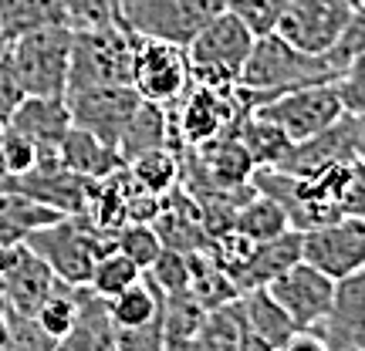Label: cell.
Segmentation results:
<instances>
[{"label": "cell", "mask_w": 365, "mask_h": 351, "mask_svg": "<svg viewBox=\"0 0 365 351\" xmlns=\"http://www.w3.org/2000/svg\"><path fill=\"white\" fill-rule=\"evenodd\" d=\"M335 78H339V68L331 65L328 54H304L294 44H287L281 34H261V38H254L250 58L237 85H240L244 102L257 112L287 91Z\"/></svg>", "instance_id": "cell-1"}, {"label": "cell", "mask_w": 365, "mask_h": 351, "mask_svg": "<svg viewBox=\"0 0 365 351\" xmlns=\"http://www.w3.org/2000/svg\"><path fill=\"white\" fill-rule=\"evenodd\" d=\"M135 34L122 21L102 27H71V88L91 85H129Z\"/></svg>", "instance_id": "cell-2"}, {"label": "cell", "mask_w": 365, "mask_h": 351, "mask_svg": "<svg viewBox=\"0 0 365 351\" xmlns=\"http://www.w3.org/2000/svg\"><path fill=\"white\" fill-rule=\"evenodd\" d=\"M31 250H38L65 284L88 287L95 263L115 247V236H105L91 226L85 216H65V220L44 226L24 240Z\"/></svg>", "instance_id": "cell-3"}, {"label": "cell", "mask_w": 365, "mask_h": 351, "mask_svg": "<svg viewBox=\"0 0 365 351\" xmlns=\"http://www.w3.org/2000/svg\"><path fill=\"white\" fill-rule=\"evenodd\" d=\"M7 58L27 95L65 98L71 78V27H41L7 44Z\"/></svg>", "instance_id": "cell-4"}, {"label": "cell", "mask_w": 365, "mask_h": 351, "mask_svg": "<svg viewBox=\"0 0 365 351\" xmlns=\"http://www.w3.org/2000/svg\"><path fill=\"white\" fill-rule=\"evenodd\" d=\"M250 48H254V31L227 7L186 48L190 68H193V81H203V85H237L240 71H244V65L250 58Z\"/></svg>", "instance_id": "cell-5"}, {"label": "cell", "mask_w": 365, "mask_h": 351, "mask_svg": "<svg viewBox=\"0 0 365 351\" xmlns=\"http://www.w3.org/2000/svg\"><path fill=\"white\" fill-rule=\"evenodd\" d=\"M173 108H180V115H170V122L173 135L176 132L182 135V149L203 145L217 135H227V132H237L240 122L254 112L244 102L240 85H203V81H193L190 91Z\"/></svg>", "instance_id": "cell-6"}, {"label": "cell", "mask_w": 365, "mask_h": 351, "mask_svg": "<svg viewBox=\"0 0 365 351\" xmlns=\"http://www.w3.org/2000/svg\"><path fill=\"white\" fill-rule=\"evenodd\" d=\"M223 11L227 0H135L125 11H118V21L139 38L190 48V41Z\"/></svg>", "instance_id": "cell-7"}, {"label": "cell", "mask_w": 365, "mask_h": 351, "mask_svg": "<svg viewBox=\"0 0 365 351\" xmlns=\"http://www.w3.org/2000/svg\"><path fill=\"white\" fill-rule=\"evenodd\" d=\"M132 88L143 95L145 102L173 105L193 85V68H190V54L180 44L156 38H139L135 34V54H132Z\"/></svg>", "instance_id": "cell-8"}, {"label": "cell", "mask_w": 365, "mask_h": 351, "mask_svg": "<svg viewBox=\"0 0 365 351\" xmlns=\"http://www.w3.org/2000/svg\"><path fill=\"white\" fill-rule=\"evenodd\" d=\"M58 281L61 277L48 267V261L27 243L0 247V308L7 314L34 318Z\"/></svg>", "instance_id": "cell-9"}, {"label": "cell", "mask_w": 365, "mask_h": 351, "mask_svg": "<svg viewBox=\"0 0 365 351\" xmlns=\"http://www.w3.org/2000/svg\"><path fill=\"white\" fill-rule=\"evenodd\" d=\"M261 115H267L271 122H277L291 142H304L318 132L331 129L335 122L345 118V105H341L335 81H322V85H304L267 102L264 108H257Z\"/></svg>", "instance_id": "cell-10"}, {"label": "cell", "mask_w": 365, "mask_h": 351, "mask_svg": "<svg viewBox=\"0 0 365 351\" xmlns=\"http://www.w3.org/2000/svg\"><path fill=\"white\" fill-rule=\"evenodd\" d=\"M359 0H294L274 34L304 54H331Z\"/></svg>", "instance_id": "cell-11"}, {"label": "cell", "mask_w": 365, "mask_h": 351, "mask_svg": "<svg viewBox=\"0 0 365 351\" xmlns=\"http://www.w3.org/2000/svg\"><path fill=\"white\" fill-rule=\"evenodd\" d=\"M71 125L88 129L105 142L118 145L122 132L135 115V108L143 102V95L132 85H91V88H71L65 95Z\"/></svg>", "instance_id": "cell-12"}, {"label": "cell", "mask_w": 365, "mask_h": 351, "mask_svg": "<svg viewBox=\"0 0 365 351\" xmlns=\"http://www.w3.org/2000/svg\"><path fill=\"white\" fill-rule=\"evenodd\" d=\"M267 290L291 314L298 331H322L328 311H331V300H335V281L308 261L287 267L277 281L267 284Z\"/></svg>", "instance_id": "cell-13"}, {"label": "cell", "mask_w": 365, "mask_h": 351, "mask_svg": "<svg viewBox=\"0 0 365 351\" xmlns=\"http://www.w3.org/2000/svg\"><path fill=\"white\" fill-rule=\"evenodd\" d=\"M304 261L325 271L331 281L365 271V220L341 216L325 226L304 230Z\"/></svg>", "instance_id": "cell-14"}, {"label": "cell", "mask_w": 365, "mask_h": 351, "mask_svg": "<svg viewBox=\"0 0 365 351\" xmlns=\"http://www.w3.org/2000/svg\"><path fill=\"white\" fill-rule=\"evenodd\" d=\"M352 159H355L352 115H345L331 129L318 132V135L304 139V142H294L287 149V156L281 159V166H267V169H284V172H294V176H318V172L345 166Z\"/></svg>", "instance_id": "cell-15"}, {"label": "cell", "mask_w": 365, "mask_h": 351, "mask_svg": "<svg viewBox=\"0 0 365 351\" xmlns=\"http://www.w3.org/2000/svg\"><path fill=\"white\" fill-rule=\"evenodd\" d=\"M322 335L331 351H365V271L335 281V300Z\"/></svg>", "instance_id": "cell-16"}, {"label": "cell", "mask_w": 365, "mask_h": 351, "mask_svg": "<svg viewBox=\"0 0 365 351\" xmlns=\"http://www.w3.org/2000/svg\"><path fill=\"white\" fill-rule=\"evenodd\" d=\"M7 125H14L17 132H24L27 139L38 145L44 156H58V149H61L68 129H71L68 98H44V95H27Z\"/></svg>", "instance_id": "cell-17"}, {"label": "cell", "mask_w": 365, "mask_h": 351, "mask_svg": "<svg viewBox=\"0 0 365 351\" xmlns=\"http://www.w3.org/2000/svg\"><path fill=\"white\" fill-rule=\"evenodd\" d=\"M298 261H304V234L291 226L287 234L274 236V240H264V243L254 247L250 261L234 273V284L240 287V294L254 290V287H267Z\"/></svg>", "instance_id": "cell-18"}, {"label": "cell", "mask_w": 365, "mask_h": 351, "mask_svg": "<svg viewBox=\"0 0 365 351\" xmlns=\"http://www.w3.org/2000/svg\"><path fill=\"white\" fill-rule=\"evenodd\" d=\"M58 156H61L68 169L85 176V179H108L118 169H125V159L118 152V145L105 142V139L91 135L88 129H78V125L68 129Z\"/></svg>", "instance_id": "cell-19"}, {"label": "cell", "mask_w": 365, "mask_h": 351, "mask_svg": "<svg viewBox=\"0 0 365 351\" xmlns=\"http://www.w3.org/2000/svg\"><path fill=\"white\" fill-rule=\"evenodd\" d=\"M58 220H65V213L34 199V196L14 193V189L0 193V247L4 243H24L31 234H38V230Z\"/></svg>", "instance_id": "cell-20"}, {"label": "cell", "mask_w": 365, "mask_h": 351, "mask_svg": "<svg viewBox=\"0 0 365 351\" xmlns=\"http://www.w3.org/2000/svg\"><path fill=\"white\" fill-rule=\"evenodd\" d=\"M237 304H240V314H244V325H247L250 335H257L261 341H267L274 351L281 348L298 328H294V321H291V314L277 304V298H274L267 287H254V290H244L240 298H237Z\"/></svg>", "instance_id": "cell-21"}, {"label": "cell", "mask_w": 365, "mask_h": 351, "mask_svg": "<svg viewBox=\"0 0 365 351\" xmlns=\"http://www.w3.org/2000/svg\"><path fill=\"white\" fill-rule=\"evenodd\" d=\"M108 308V321L112 328H143V325H153L163 318V308H166V290L143 273V281H135L132 287H125L122 294L105 300Z\"/></svg>", "instance_id": "cell-22"}, {"label": "cell", "mask_w": 365, "mask_h": 351, "mask_svg": "<svg viewBox=\"0 0 365 351\" xmlns=\"http://www.w3.org/2000/svg\"><path fill=\"white\" fill-rule=\"evenodd\" d=\"M170 135H173L170 108L143 98L139 108H135V115L129 118L125 132H122V139H118V152H122L125 162H132V159H139L143 152L170 145Z\"/></svg>", "instance_id": "cell-23"}, {"label": "cell", "mask_w": 365, "mask_h": 351, "mask_svg": "<svg viewBox=\"0 0 365 351\" xmlns=\"http://www.w3.org/2000/svg\"><path fill=\"white\" fill-rule=\"evenodd\" d=\"M61 24H68V11L61 0H0V41L4 44L24 38L31 31H41V27Z\"/></svg>", "instance_id": "cell-24"}, {"label": "cell", "mask_w": 365, "mask_h": 351, "mask_svg": "<svg viewBox=\"0 0 365 351\" xmlns=\"http://www.w3.org/2000/svg\"><path fill=\"white\" fill-rule=\"evenodd\" d=\"M190 290L200 298V304L207 311L240 298V287L234 284V277L223 271L220 263L210 257V250H193L190 253Z\"/></svg>", "instance_id": "cell-25"}, {"label": "cell", "mask_w": 365, "mask_h": 351, "mask_svg": "<svg viewBox=\"0 0 365 351\" xmlns=\"http://www.w3.org/2000/svg\"><path fill=\"white\" fill-rule=\"evenodd\" d=\"M125 169H129V176L135 179L139 189L153 196H170L180 186V149L163 145V149H153V152H143L139 159L125 162Z\"/></svg>", "instance_id": "cell-26"}, {"label": "cell", "mask_w": 365, "mask_h": 351, "mask_svg": "<svg viewBox=\"0 0 365 351\" xmlns=\"http://www.w3.org/2000/svg\"><path fill=\"white\" fill-rule=\"evenodd\" d=\"M234 226L240 230V234H247L250 240L264 243V240H274V236L287 234V230H291V220H287L284 206H281L274 196L254 189V193L247 196V203L237 209Z\"/></svg>", "instance_id": "cell-27"}, {"label": "cell", "mask_w": 365, "mask_h": 351, "mask_svg": "<svg viewBox=\"0 0 365 351\" xmlns=\"http://www.w3.org/2000/svg\"><path fill=\"white\" fill-rule=\"evenodd\" d=\"M237 135L244 139L247 152L254 156V162H257V169H267V166H281V159L287 156V149L294 145V142H291V139L284 135V129H281L277 122H271L267 115H261V112H250V115L240 122Z\"/></svg>", "instance_id": "cell-28"}, {"label": "cell", "mask_w": 365, "mask_h": 351, "mask_svg": "<svg viewBox=\"0 0 365 351\" xmlns=\"http://www.w3.org/2000/svg\"><path fill=\"white\" fill-rule=\"evenodd\" d=\"M78 311H81V287L58 281V287L48 294V300L38 308L34 321L41 325L44 335H51L54 341H65L71 335L75 321H78Z\"/></svg>", "instance_id": "cell-29"}, {"label": "cell", "mask_w": 365, "mask_h": 351, "mask_svg": "<svg viewBox=\"0 0 365 351\" xmlns=\"http://www.w3.org/2000/svg\"><path fill=\"white\" fill-rule=\"evenodd\" d=\"M143 267L135 261H129L122 250H108L102 261L95 263V271H91V281H88V287L98 294V298H115V294H122L125 287H132L135 281H143Z\"/></svg>", "instance_id": "cell-30"}, {"label": "cell", "mask_w": 365, "mask_h": 351, "mask_svg": "<svg viewBox=\"0 0 365 351\" xmlns=\"http://www.w3.org/2000/svg\"><path fill=\"white\" fill-rule=\"evenodd\" d=\"M163 236L153 223H125L122 230L115 234V250H122L129 261H135L143 271H149L156 257L163 253Z\"/></svg>", "instance_id": "cell-31"}, {"label": "cell", "mask_w": 365, "mask_h": 351, "mask_svg": "<svg viewBox=\"0 0 365 351\" xmlns=\"http://www.w3.org/2000/svg\"><path fill=\"white\" fill-rule=\"evenodd\" d=\"M291 4H294V0H227V7L254 31V38L274 34Z\"/></svg>", "instance_id": "cell-32"}, {"label": "cell", "mask_w": 365, "mask_h": 351, "mask_svg": "<svg viewBox=\"0 0 365 351\" xmlns=\"http://www.w3.org/2000/svg\"><path fill=\"white\" fill-rule=\"evenodd\" d=\"M41 156H44V152L27 139L24 132H17L14 125L4 129V142H0V166L11 172V176H24V172H31L41 162Z\"/></svg>", "instance_id": "cell-33"}, {"label": "cell", "mask_w": 365, "mask_h": 351, "mask_svg": "<svg viewBox=\"0 0 365 351\" xmlns=\"http://www.w3.org/2000/svg\"><path fill=\"white\" fill-rule=\"evenodd\" d=\"M145 273H149V277H153L166 294L186 290V287H190V253L173 250V247H163V253L156 257V263H153Z\"/></svg>", "instance_id": "cell-34"}, {"label": "cell", "mask_w": 365, "mask_h": 351, "mask_svg": "<svg viewBox=\"0 0 365 351\" xmlns=\"http://www.w3.org/2000/svg\"><path fill=\"white\" fill-rule=\"evenodd\" d=\"M335 91H339L345 115H362L365 112V54L352 58L349 65L339 71L335 78Z\"/></svg>", "instance_id": "cell-35"}, {"label": "cell", "mask_w": 365, "mask_h": 351, "mask_svg": "<svg viewBox=\"0 0 365 351\" xmlns=\"http://www.w3.org/2000/svg\"><path fill=\"white\" fill-rule=\"evenodd\" d=\"M359 54H365V4H362V0L355 4L349 24H345L339 44L331 48V54H328V58H331V65L341 71V68L349 65L352 58H359Z\"/></svg>", "instance_id": "cell-36"}, {"label": "cell", "mask_w": 365, "mask_h": 351, "mask_svg": "<svg viewBox=\"0 0 365 351\" xmlns=\"http://www.w3.org/2000/svg\"><path fill=\"white\" fill-rule=\"evenodd\" d=\"M0 351H58V341L51 335H44L34 318L11 314V341Z\"/></svg>", "instance_id": "cell-37"}, {"label": "cell", "mask_w": 365, "mask_h": 351, "mask_svg": "<svg viewBox=\"0 0 365 351\" xmlns=\"http://www.w3.org/2000/svg\"><path fill=\"white\" fill-rule=\"evenodd\" d=\"M68 11L71 27H102L118 21V11L112 0H61Z\"/></svg>", "instance_id": "cell-38"}, {"label": "cell", "mask_w": 365, "mask_h": 351, "mask_svg": "<svg viewBox=\"0 0 365 351\" xmlns=\"http://www.w3.org/2000/svg\"><path fill=\"white\" fill-rule=\"evenodd\" d=\"M24 98L27 91L21 85V78H17V71H14V61L7 58V48H4V54H0V122L4 125L14 118V112L21 108Z\"/></svg>", "instance_id": "cell-39"}, {"label": "cell", "mask_w": 365, "mask_h": 351, "mask_svg": "<svg viewBox=\"0 0 365 351\" xmlns=\"http://www.w3.org/2000/svg\"><path fill=\"white\" fill-rule=\"evenodd\" d=\"M341 216H362L365 220V162L355 159L349 179H345V193H341Z\"/></svg>", "instance_id": "cell-40"}, {"label": "cell", "mask_w": 365, "mask_h": 351, "mask_svg": "<svg viewBox=\"0 0 365 351\" xmlns=\"http://www.w3.org/2000/svg\"><path fill=\"white\" fill-rule=\"evenodd\" d=\"M277 351H331L322 331H294Z\"/></svg>", "instance_id": "cell-41"}, {"label": "cell", "mask_w": 365, "mask_h": 351, "mask_svg": "<svg viewBox=\"0 0 365 351\" xmlns=\"http://www.w3.org/2000/svg\"><path fill=\"white\" fill-rule=\"evenodd\" d=\"M352 145H355V159L365 162V112L352 115Z\"/></svg>", "instance_id": "cell-42"}, {"label": "cell", "mask_w": 365, "mask_h": 351, "mask_svg": "<svg viewBox=\"0 0 365 351\" xmlns=\"http://www.w3.org/2000/svg\"><path fill=\"white\" fill-rule=\"evenodd\" d=\"M7 341H11V314L0 308V348H4Z\"/></svg>", "instance_id": "cell-43"}, {"label": "cell", "mask_w": 365, "mask_h": 351, "mask_svg": "<svg viewBox=\"0 0 365 351\" xmlns=\"http://www.w3.org/2000/svg\"><path fill=\"white\" fill-rule=\"evenodd\" d=\"M112 4H115V11H125V7H129V4H135V0H112Z\"/></svg>", "instance_id": "cell-44"}, {"label": "cell", "mask_w": 365, "mask_h": 351, "mask_svg": "<svg viewBox=\"0 0 365 351\" xmlns=\"http://www.w3.org/2000/svg\"><path fill=\"white\" fill-rule=\"evenodd\" d=\"M4 129H7V125H4V122H0V142H4Z\"/></svg>", "instance_id": "cell-45"}, {"label": "cell", "mask_w": 365, "mask_h": 351, "mask_svg": "<svg viewBox=\"0 0 365 351\" xmlns=\"http://www.w3.org/2000/svg\"><path fill=\"white\" fill-rule=\"evenodd\" d=\"M4 48H7V44H4V41H0V54H4Z\"/></svg>", "instance_id": "cell-46"}, {"label": "cell", "mask_w": 365, "mask_h": 351, "mask_svg": "<svg viewBox=\"0 0 365 351\" xmlns=\"http://www.w3.org/2000/svg\"><path fill=\"white\" fill-rule=\"evenodd\" d=\"M362 4H365V0H362Z\"/></svg>", "instance_id": "cell-47"}]
</instances>
